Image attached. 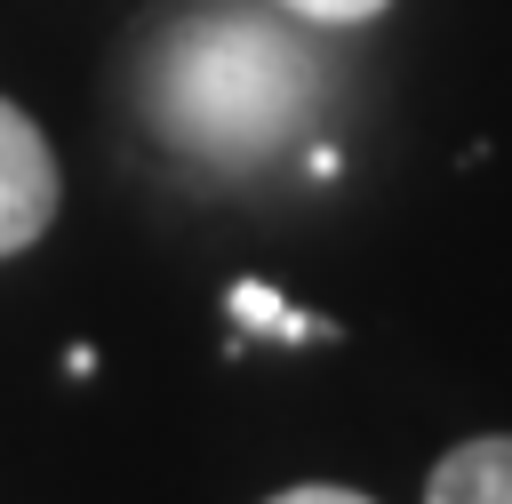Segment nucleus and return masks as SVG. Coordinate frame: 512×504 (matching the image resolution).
<instances>
[{
    "mask_svg": "<svg viewBox=\"0 0 512 504\" xmlns=\"http://www.w3.org/2000/svg\"><path fill=\"white\" fill-rule=\"evenodd\" d=\"M144 96H152V128L168 144H184L192 160L240 168V160L280 152L312 120L320 72L272 16L200 8L160 40Z\"/></svg>",
    "mask_w": 512,
    "mask_h": 504,
    "instance_id": "1",
    "label": "nucleus"
},
{
    "mask_svg": "<svg viewBox=\"0 0 512 504\" xmlns=\"http://www.w3.org/2000/svg\"><path fill=\"white\" fill-rule=\"evenodd\" d=\"M48 224H56V152L40 120H24L0 96V256L32 248Z\"/></svg>",
    "mask_w": 512,
    "mask_h": 504,
    "instance_id": "2",
    "label": "nucleus"
},
{
    "mask_svg": "<svg viewBox=\"0 0 512 504\" xmlns=\"http://www.w3.org/2000/svg\"><path fill=\"white\" fill-rule=\"evenodd\" d=\"M424 504H512V432H480L432 464Z\"/></svg>",
    "mask_w": 512,
    "mask_h": 504,
    "instance_id": "3",
    "label": "nucleus"
},
{
    "mask_svg": "<svg viewBox=\"0 0 512 504\" xmlns=\"http://www.w3.org/2000/svg\"><path fill=\"white\" fill-rule=\"evenodd\" d=\"M232 312H240V328H264V336H288V344H296V336H328L320 320L288 312V304H280L264 280H240V288H232Z\"/></svg>",
    "mask_w": 512,
    "mask_h": 504,
    "instance_id": "4",
    "label": "nucleus"
},
{
    "mask_svg": "<svg viewBox=\"0 0 512 504\" xmlns=\"http://www.w3.org/2000/svg\"><path fill=\"white\" fill-rule=\"evenodd\" d=\"M288 16H304V24H368V16H384L392 0H280Z\"/></svg>",
    "mask_w": 512,
    "mask_h": 504,
    "instance_id": "5",
    "label": "nucleus"
},
{
    "mask_svg": "<svg viewBox=\"0 0 512 504\" xmlns=\"http://www.w3.org/2000/svg\"><path fill=\"white\" fill-rule=\"evenodd\" d=\"M272 504H368L360 488H280Z\"/></svg>",
    "mask_w": 512,
    "mask_h": 504,
    "instance_id": "6",
    "label": "nucleus"
}]
</instances>
